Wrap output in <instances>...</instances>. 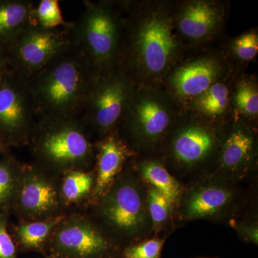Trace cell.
Segmentation results:
<instances>
[{
    "label": "cell",
    "instance_id": "6da1fadb",
    "mask_svg": "<svg viewBox=\"0 0 258 258\" xmlns=\"http://www.w3.org/2000/svg\"><path fill=\"white\" fill-rule=\"evenodd\" d=\"M123 37L118 67L135 85L155 86L179 63L182 52L169 3H121Z\"/></svg>",
    "mask_w": 258,
    "mask_h": 258
},
{
    "label": "cell",
    "instance_id": "7a4b0ae2",
    "mask_svg": "<svg viewBox=\"0 0 258 258\" xmlns=\"http://www.w3.org/2000/svg\"><path fill=\"white\" fill-rule=\"evenodd\" d=\"M98 76L71 45L27 80L37 119L80 118Z\"/></svg>",
    "mask_w": 258,
    "mask_h": 258
},
{
    "label": "cell",
    "instance_id": "3957f363",
    "mask_svg": "<svg viewBox=\"0 0 258 258\" xmlns=\"http://www.w3.org/2000/svg\"><path fill=\"white\" fill-rule=\"evenodd\" d=\"M84 10L72 22L73 45L86 57L96 74L118 67L123 37L120 3L84 1Z\"/></svg>",
    "mask_w": 258,
    "mask_h": 258
},
{
    "label": "cell",
    "instance_id": "277c9868",
    "mask_svg": "<svg viewBox=\"0 0 258 258\" xmlns=\"http://www.w3.org/2000/svg\"><path fill=\"white\" fill-rule=\"evenodd\" d=\"M31 136L35 155L54 167L83 166L92 157L93 144L80 118L38 119Z\"/></svg>",
    "mask_w": 258,
    "mask_h": 258
},
{
    "label": "cell",
    "instance_id": "5b68a950",
    "mask_svg": "<svg viewBox=\"0 0 258 258\" xmlns=\"http://www.w3.org/2000/svg\"><path fill=\"white\" fill-rule=\"evenodd\" d=\"M135 84L120 68L98 75L88 95L80 120L102 138L120 124Z\"/></svg>",
    "mask_w": 258,
    "mask_h": 258
},
{
    "label": "cell",
    "instance_id": "8992f818",
    "mask_svg": "<svg viewBox=\"0 0 258 258\" xmlns=\"http://www.w3.org/2000/svg\"><path fill=\"white\" fill-rule=\"evenodd\" d=\"M72 22L47 30L29 23L4 50L10 71L28 80L73 45Z\"/></svg>",
    "mask_w": 258,
    "mask_h": 258
},
{
    "label": "cell",
    "instance_id": "52a82bcc",
    "mask_svg": "<svg viewBox=\"0 0 258 258\" xmlns=\"http://www.w3.org/2000/svg\"><path fill=\"white\" fill-rule=\"evenodd\" d=\"M176 102L155 86L135 85L120 124L144 143L157 142L179 115Z\"/></svg>",
    "mask_w": 258,
    "mask_h": 258
},
{
    "label": "cell",
    "instance_id": "ba28073f",
    "mask_svg": "<svg viewBox=\"0 0 258 258\" xmlns=\"http://www.w3.org/2000/svg\"><path fill=\"white\" fill-rule=\"evenodd\" d=\"M35 119L28 81L9 70L0 88V138L7 146L27 142Z\"/></svg>",
    "mask_w": 258,
    "mask_h": 258
},
{
    "label": "cell",
    "instance_id": "9c48e42d",
    "mask_svg": "<svg viewBox=\"0 0 258 258\" xmlns=\"http://www.w3.org/2000/svg\"><path fill=\"white\" fill-rule=\"evenodd\" d=\"M227 64L220 56H202L178 64L166 76L169 92L176 103H187L201 96L212 85L224 80Z\"/></svg>",
    "mask_w": 258,
    "mask_h": 258
},
{
    "label": "cell",
    "instance_id": "30bf717a",
    "mask_svg": "<svg viewBox=\"0 0 258 258\" xmlns=\"http://www.w3.org/2000/svg\"><path fill=\"white\" fill-rule=\"evenodd\" d=\"M179 117L181 120L178 115V125L171 138V156L181 165H197L206 160L215 151L218 144V132L209 123L210 120L195 113Z\"/></svg>",
    "mask_w": 258,
    "mask_h": 258
},
{
    "label": "cell",
    "instance_id": "8fae6325",
    "mask_svg": "<svg viewBox=\"0 0 258 258\" xmlns=\"http://www.w3.org/2000/svg\"><path fill=\"white\" fill-rule=\"evenodd\" d=\"M225 15L223 7L217 2H184L175 9L178 33L191 42L210 40L221 30Z\"/></svg>",
    "mask_w": 258,
    "mask_h": 258
},
{
    "label": "cell",
    "instance_id": "7c38bea8",
    "mask_svg": "<svg viewBox=\"0 0 258 258\" xmlns=\"http://www.w3.org/2000/svg\"><path fill=\"white\" fill-rule=\"evenodd\" d=\"M102 213L112 226L126 233H135L144 224L142 197L130 183L117 185L106 195L102 205Z\"/></svg>",
    "mask_w": 258,
    "mask_h": 258
},
{
    "label": "cell",
    "instance_id": "4fadbf2b",
    "mask_svg": "<svg viewBox=\"0 0 258 258\" xmlns=\"http://www.w3.org/2000/svg\"><path fill=\"white\" fill-rule=\"evenodd\" d=\"M55 242L66 253L82 258L97 255L107 247L106 240L100 232L83 220L62 224L56 232Z\"/></svg>",
    "mask_w": 258,
    "mask_h": 258
},
{
    "label": "cell",
    "instance_id": "5bb4252c",
    "mask_svg": "<svg viewBox=\"0 0 258 258\" xmlns=\"http://www.w3.org/2000/svg\"><path fill=\"white\" fill-rule=\"evenodd\" d=\"M24 175L16 193L22 210L33 216L53 211L58 205L55 186L38 171L29 169Z\"/></svg>",
    "mask_w": 258,
    "mask_h": 258
},
{
    "label": "cell",
    "instance_id": "9a60e30c",
    "mask_svg": "<svg viewBox=\"0 0 258 258\" xmlns=\"http://www.w3.org/2000/svg\"><path fill=\"white\" fill-rule=\"evenodd\" d=\"M96 148L98 162L95 194L97 196H101L108 190L121 169L128 157V149L113 132L102 138L96 144Z\"/></svg>",
    "mask_w": 258,
    "mask_h": 258
},
{
    "label": "cell",
    "instance_id": "2e32d148",
    "mask_svg": "<svg viewBox=\"0 0 258 258\" xmlns=\"http://www.w3.org/2000/svg\"><path fill=\"white\" fill-rule=\"evenodd\" d=\"M35 1L0 0V50H5L30 23Z\"/></svg>",
    "mask_w": 258,
    "mask_h": 258
},
{
    "label": "cell",
    "instance_id": "e0dca14e",
    "mask_svg": "<svg viewBox=\"0 0 258 258\" xmlns=\"http://www.w3.org/2000/svg\"><path fill=\"white\" fill-rule=\"evenodd\" d=\"M230 88L224 80L212 85L208 91L190 102L188 106L193 112L205 119L214 121L223 118L230 112Z\"/></svg>",
    "mask_w": 258,
    "mask_h": 258
},
{
    "label": "cell",
    "instance_id": "ac0fdd59",
    "mask_svg": "<svg viewBox=\"0 0 258 258\" xmlns=\"http://www.w3.org/2000/svg\"><path fill=\"white\" fill-rule=\"evenodd\" d=\"M254 136L247 127L237 125L227 134L222 146L220 159L227 169H235L243 166L252 157Z\"/></svg>",
    "mask_w": 258,
    "mask_h": 258
},
{
    "label": "cell",
    "instance_id": "d6986e66",
    "mask_svg": "<svg viewBox=\"0 0 258 258\" xmlns=\"http://www.w3.org/2000/svg\"><path fill=\"white\" fill-rule=\"evenodd\" d=\"M230 192L218 186H206L194 191L185 204L184 216L186 219L203 218L215 215L230 200Z\"/></svg>",
    "mask_w": 258,
    "mask_h": 258
},
{
    "label": "cell",
    "instance_id": "ffe728a7",
    "mask_svg": "<svg viewBox=\"0 0 258 258\" xmlns=\"http://www.w3.org/2000/svg\"><path fill=\"white\" fill-rule=\"evenodd\" d=\"M141 174L152 187L164 195L171 208L177 202L180 186L164 166L156 161H146L140 166Z\"/></svg>",
    "mask_w": 258,
    "mask_h": 258
},
{
    "label": "cell",
    "instance_id": "44dd1931",
    "mask_svg": "<svg viewBox=\"0 0 258 258\" xmlns=\"http://www.w3.org/2000/svg\"><path fill=\"white\" fill-rule=\"evenodd\" d=\"M30 23L52 30L68 26L71 22L64 20L58 0H40L34 5Z\"/></svg>",
    "mask_w": 258,
    "mask_h": 258
},
{
    "label": "cell",
    "instance_id": "7402d4cb",
    "mask_svg": "<svg viewBox=\"0 0 258 258\" xmlns=\"http://www.w3.org/2000/svg\"><path fill=\"white\" fill-rule=\"evenodd\" d=\"M62 220L63 217L59 216L44 221L30 222L19 226L16 233L20 243L29 248L40 247Z\"/></svg>",
    "mask_w": 258,
    "mask_h": 258
},
{
    "label": "cell",
    "instance_id": "603a6c76",
    "mask_svg": "<svg viewBox=\"0 0 258 258\" xmlns=\"http://www.w3.org/2000/svg\"><path fill=\"white\" fill-rule=\"evenodd\" d=\"M234 104L239 114L247 118H255L258 114V88L252 79L240 81L235 87Z\"/></svg>",
    "mask_w": 258,
    "mask_h": 258
},
{
    "label": "cell",
    "instance_id": "cb8c5ba5",
    "mask_svg": "<svg viewBox=\"0 0 258 258\" xmlns=\"http://www.w3.org/2000/svg\"><path fill=\"white\" fill-rule=\"evenodd\" d=\"M16 166L11 157L5 156L0 159V208L10 205L16 195L18 182Z\"/></svg>",
    "mask_w": 258,
    "mask_h": 258
},
{
    "label": "cell",
    "instance_id": "d4e9b609",
    "mask_svg": "<svg viewBox=\"0 0 258 258\" xmlns=\"http://www.w3.org/2000/svg\"><path fill=\"white\" fill-rule=\"evenodd\" d=\"M93 185L91 174L81 171H71L62 183V195L67 201L76 202L88 195Z\"/></svg>",
    "mask_w": 258,
    "mask_h": 258
},
{
    "label": "cell",
    "instance_id": "484cf974",
    "mask_svg": "<svg viewBox=\"0 0 258 258\" xmlns=\"http://www.w3.org/2000/svg\"><path fill=\"white\" fill-rule=\"evenodd\" d=\"M232 53L237 60L249 62L258 53V35L255 30H250L235 38L232 43Z\"/></svg>",
    "mask_w": 258,
    "mask_h": 258
},
{
    "label": "cell",
    "instance_id": "4316f807",
    "mask_svg": "<svg viewBox=\"0 0 258 258\" xmlns=\"http://www.w3.org/2000/svg\"><path fill=\"white\" fill-rule=\"evenodd\" d=\"M148 207L149 215L154 225L159 226L166 221L171 207L164 195L154 188H151L148 194Z\"/></svg>",
    "mask_w": 258,
    "mask_h": 258
},
{
    "label": "cell",
    "instance_id": "83f0119b",
    "mask_svg": "<svg viewBox=\"0 0 258 258\" xmlns=\"http://www.w3.org/2000/svg\"><path fill=\"white\" fill-rule=\"evenodd\" d=\"M164 242L160 240H150L129 247L125 252L126 258H160Z\"/></svg>",
    "mask_w": 258,
    "mask_h": 258
},
{
    "label": "cell",
    "instance_id": "f1b7e54d",
    "mask_svg": "<svg viewBox=\"0 0 258 258\" xmlns=\"http://www.w3.org/2000/svg\"><path fill=\"white\" fill-rule=\"evenodd\" d=\"M8 220L0 214V258H17L14 242L8 232Z\"/></svg>",
    "mask_w": 258,
    "mask_h": 258
},
{
    "label": "cell",
    "instance_id": "f546056e",
    "mask_svg": "<svg viewBox=\"0 0 258 258\" xmlns=\"http://www.w3.org/2000/svg\"><path fill=\"white\" fill-rule=\"evenodd\" d=\"M9 70L6 58H5L4 50H0V88L4 82L5 77L9 72Z\"/></svg>",
    "mask_w": 258,
    "mask_h": 258
},
{
    "label": "cell",
    "instance_id": "4dcf8cb0",
    "mask_svg": "<svg viewBox=\"0 0 258 258\" xmlns=\"http://www.w3.org/2000/svg\"><path fill=\"white\" fill-rule=\"evenodd\" d=\"M7 147H8V146L3 142V139L0 138V154H3L6 151Z\"/></svg>",
    "mask_w": 258,
    "mask_h": 258
}]
</instances>
